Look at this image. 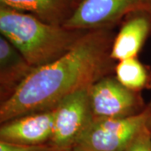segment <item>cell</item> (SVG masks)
Wrapping results in <instances>:
<instances>
[{
    "instance_id": "obj_1",
    "label": "cell",
    "mask_w": 151,
    "mask_h": 151,
    "mask_svg": "<svg viewBox=\"0 0 151 151\" xmlns=\"http://www.w3.org/2000/svg\"><path fill=\"white\" fill-rule=\"evenodd\" d=\"M113 28L89 29L68 52L35 68L16 92L1 103L0 123L54 109L65 97L89 87L115 69Z\"/></svg>"
},
{
    "instance_id": "obj_2",
    "label": "cell",
    "mask_w": 151,
    "mask_h": 151,
    "mask_svg": "<svg viewBox=\"0 0 151 151\" xmlns=\"http://www.w3.org/2000/svg\"><path fill=\"white\" fill-rule=\"evenodd\" d=\"M0 31L37 68L68 52L87 30L45 23L30 14L0 5Z\"/></svg>"
},
{
    "instance_id": "obj_3",
    "label": "cell",
    "mask_w": 151,
    "mask_h": 151,
    "mask_svg": "<svg viewBox=\"0 0 151 151\" xmlns=\"http://www.w3.org/2000/svg\"><path fill=\"white\" fill-rule=\"evenodd\" d=\"M149 124H151V102L142 112L132 116L94 118L71 150L124 151Z\"/></svg>"
},
{
    "instance_id": "obj_4",
    "label": "cell",
    "mask_w": 151,
    "mask_h": 151,
    "mask_svg": "<svg viewBox=\"0 0 151 151\" xmlns=\"http://www.w3.org/2000/svg\"><path fill=\"white\" fill-rule=\"evenodd\" d=\"M89 89L90 86L73 92L54 108V129L49 145L60 150H72L89 127L94 119Z\"/></svg>"
},
{
    "instance_id": "obj_5",
    "label": "cell",
    "mask_w": 151,
    "mask_h": 151,
    "mask_svg": "<svg viewBox=\"0 0 151 151\" xmlns=\"http://www.w3.org/2000/svg\"><path fill=\"white\" fill-rule=\"evenodd\" d=\"M136 12L151 14V0H81L63 25L86 30L113 28Z\"/></svg>"
},
{
    "instance_id": "obj_6",
    "label": "cell",
    "mask_w": 151,
    "mask_h": 151,
    "mask_svg": "<svg viewBox=\"0 0 151 151\" xmlns=\"http://www.w3.org/2000/svg\"><path fill=\"white\" fill-rule=\"evenodd\" d=\"M89 98L96 119L129 117L140 113L146 107L140 92L127 88L111 75L90 86Z\"/></svg>"
},
{
    "instance_id": "obj_7",
    "label": "cell",
    "mask_w": 151,
    "mask_h": 151,
    "mask_svg": "<svg viewBox=\"0 0 151 151\" xmlns=\"http://www.w3.org/2000/svg\"><path fill=\"white\" fill-rule=\"evenodd\" d=\"M55 121V109L29 113L1 124L0 140L37 145L49 144Z\"/></svg>"
},
{
    "instance_id": "obj_8",
    "label": "cell",
    "mask_w": 151,
    "mask_h": 151,
    "mask_svg": "<svg viewBox=\"0 0 151 151\" xmlns=\"http://www.w3.org/2000/svg\"><path fill=\"white\" fill-rule=\"evenodd\" d=\"M151 34V14L147 12L130 14L123 20L114 38L111 57L120 61L137 57L146 39Z\"/></svg>"
},
{
    "instance_id": "obj_9",
    "label": "cell",
    "mask_w": 151,
    "mask_h": 151,
    "mask_svg": "<svg viewBox=\"0 0 151 151\" xmlns=\"http://www.w3.org/2000/svg\"><path fill=\"white\" fill-rule=\"evenodd\" d=\"M21 53L4 36L0 38V101L9 99L35 70Z\"/></svg>"
},
{
    "instance_id": "obj_10",
    "label": "cell",
    "mask_w": 151,
    "mask_h": 151,
    "mask_svg": "<svg viewBox=\"0 0 151 151\" xmlns=\"http://www.w3.org/2000/svg\"><path fill=\"white\" fill-rule=\"evenodd\" d=\"M79 4L78 0H0V5L30 14L42 21L63 25Z\"/></svg>"
},
{
    "instance_id": "obj_11",
    "label": "cell",
    "mask_w": 151,
    "mask_h": 151,
    "mask_svg": "<svg viewBox=\"0 0 151 151\" xmlns=\"http://www.w3.org/2000/svg\"><path fill=\"white\" fill-rule=\"evenodd\" d=\"M114 71L118 81L130 90L140 92L151 88V68L137 57L119 61Z\"/></svg>"
},
{
    "instance_id": "obj_12",
    "label": "cell",
    "mask_w": 151,
    "mask_h": 151,
    "mask_svg": "<svg viewBox=\"0 0 151 151\" xmlns=\"http://www.w3.org/2000/svg\"><path fill=\"white\" fill-rule=\"evenodd\" d=\"M124 151H151V124L141 130Z\"/></svg>"
},
{
    "instance_id": "obj_13",
    "label": "cell",
    "mask_w": 151,
    "mask_h": 151,
    "mask_svg": "<svg viewBox=\"0 0 151 151\" xmlns=\"http://www.w3.org/2000/svg\"><path fill=\"white\" fill-rule=\"evenodd\" d=\"M60 150L49 144L29 145L8 143L0 140V151H57Z\"/></svg>"
},
{
    "instance_id": "obj_14",
    "label": "cell",
    "mask_w": 151,
    "mask_h": 151,
    "mask_svg": "<svg viewBox=\"0 0 151 151\" xmlns=\"http://www.w3.org/2000/svg\"><path fill=\"white\" fill-rule=\"evenodd\" d=\"M57 151H73V150H57Z\"/></svg>"
},
{
    "instance_id": "obj_15",
    "label": "cell",
    "mask_w": 151,
    "mask_h": 151,
    "mask_svg": "<svg viewBox=\"0 0 151 151\" xmlns=\"http://www.w3.org/2000/svg\"><path fill=\"white\" fill-rule=\"evenodd\" d=\"M78 1H79V3H80V2H81V0H78Z\"/></svg>"
}]
</instances>
